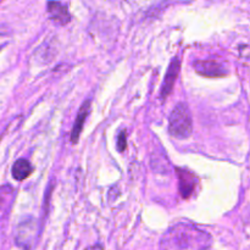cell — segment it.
Wrapping results in <instances>:
<instances>
[{
	"instance_id": "7",
	"label": "cell",
	"mask_w": 250,
	"mask_h": 250,
	"mask_svg": "<svg viewBox=\"0 0 250 250\" xmlns=\"http://www.w3.org/2000/svg\"><path fill=\"white\" fill-rule=\"evenodd\" d=\"M89 111H90V102L89 100H87V102L83 103L82 107H81L80 112H78L77 115V119H76L75 121V125H73L72 132H71V142H72V143H77L78 142V138H80L81 136V132H82L83 125H84V121L85 119H87V116L89 115Z\"/></svg>"
},
{
	"instance_id": "8",
	"label": "cell",
	"mask_w": 250,
	"mask_h": 250,
	"mask_svg": "<svg viewBox=\"0 0 250 250\" xmlns=\"http://www.w3.org/2000/svg\"><path fill=\"white\" fill-rule=\"evenodd\" d=\"M32 170H33V168H32L29 161H27L26 159H19V160L14 164V166H12L11 172L15 180L23 181L31 175Z\"/></svg>"
},
{
	"instance_id": "3",
	"label": "cell",
	"mask_w": 250,
	"mask_h": 250,
	"mask_svg": "<svg viewBox=\"0 0 250 250\" xmlns=\"http://www.w3.org/2000/svg\"><path fill=\"white\" fill-rule=\"evenodd\" d=\"M178 182H180V193L185 199L192 197L195 187L198 185V180L190 171L185 168H177Z\"/></svg>"
},
{
	"instance_id": "9",
	"label": "cell",
	"mask_w": 250,
	"mask_h": 250,
	"mask_svg": "<svg viewBox=\"0 0 250 250\" xmlns=\"http://www.w3.org/2000/svg\"><path fill=\"white\" fill-rule=\"evenodd\" d=\"M12 194V188L9 186H2L0 187V205L5 203V198L10 197Z\"/></svg>"
},
{
	"instance_id": "4",
	"label": "cell",
	"mask_w": 250,
	"mask_h": 250,
	"mask_svg": "<svg viewBox=\"0 0 250 250\" xmlns=\"http://www.w3.org/2000/svg\"><path fill=\"white\" fill-rule=\"evenodd\" d=\"M180 70H181V63L178 58H175L172 61H171L170 66H168V70L166 72L165 78H164V83L163 87H161V98L165 99V98L168 97V94L172 90L173 85H175L176 81H177L178 75H180Z\"/></svg>"
},
{
	"instance_id": "6",
	"label": "cell",
	"mask_w": 250,
	"mask_h": 250,
	"mask_svg": "<svg viewBox=\"0 0 250 250\" xmlns=\"http://www.w3.org/2000/svg\"><path fill=\"white\" fill-rule=\"evenodd\" d=\"M48 12L50 15V19L55 23L61 24V26L67 24L71 21V16L68 14L67 7L59 1H49Z\"/></svg>"
},
{
	"instance_id": "5",
	"label": "cell",
	"mask_w": 250,
	"mask_h": 250,
	"mask_svg": "<svg viewBox=\"0 0 250 250\" xmlns=\"http://www.w3.org/2000/svg\"><path fill=\"white\" fill-rule=\"evenodd\" d=\"M195 71L207 77H221L227 75V70L219 62L215 61H198L194 65Z\"/></svg>"
},
{
	"instance_id": "1",
	"label": "cell",
	"mask_w": 250,
	"mask_h": 250,
	"mask_svg": "<svg viewBox=\"0 0 250 250\" xmlns=\"http://www.w3.org/2000/svg\"><path fill=\"white\" fill-rule=\"evenodd\" d=\"M210 246V234L185 222L171 227L161 239L163 250H208Z\"/></svg>"
},
{
	"instance_id": "11",
	"label": "cell",
	"mask_w": 250,
	"mask_h": 250,
	"mask_svg": "<svg viewBox=\"0 0 250 250\" xmlns=\"http://www.w3.org/2000/svg\"><path fill=\"white\" fill-rule=\"evenodd\" d=\"M4 37H5V34L0 33V49L5 45V42H2V38H4Z\"/></svg>"
},
{
	"instance_id": "2",
	"label": "cell",
	"mask_w": 250,
	"mask_h": 250,
	"mask_svg": "<svg viewBox=\"0 0 250 250\" xmlns=\"http://www.w3.org/2000/svg\"><path fill=\"white\" fill-rule=\"evenodd\" d=\"M168 131L177 139H186L192 134V117L186 104H177L172 110L170 115Z\"/></svg>"
},
{
	"instance_id": "12",
	"label": "cell",
	"mask_w": 250,
	"mask_h": 250,
	"mask_svg": "<svg viewBox=\"0 0 250 250\" xmlns=\"http://www.w3.org/2000/svg\"><path fill=\"white\" fill-rule=\"evenodd\" d=\"M87 250H103V248L100 246H95V247H90Z\"/></svg>"
},
{
	"instance_id": "10",
	"label": "cell",
	"mask_w": 250,
	"mask_h": 250,
	"mask_svg": "<svg viewBox=\"0 0 250 250\" xmlns=\"http://www.w3.org/2000/svg\"><path fill=\"white\" fill-rule=\"evenodd\" d=\"M126 144H127V136L126 132H121L119 134V138H117V149L119 151H124L126 149Z\"/></svg>"
}]
</instances>
